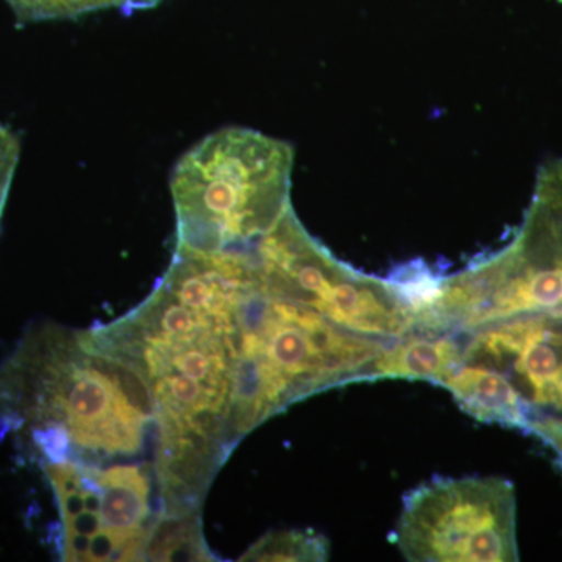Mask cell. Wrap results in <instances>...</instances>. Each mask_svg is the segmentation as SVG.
<instances>
[{
	"label": "cell",
	"instance_id": "1",
	"mask_svg": "<svg viewBox=\"0 0 562 562\" xmlns=\"http://www.w3.org/2000/svg\"><path fill=\"white\" fill-rule=\"evenodd\" d=\"M247 273L236 249L176 247L154 291L120 319L90 328L149 387L162 516L199 514L238 446L233 431L238 350L233 303Z\"/></svg>",
	"mask_w": 562,
	"mask_h": 562
},
{
	"label": "cell",
	"instance_id": "2",
	"mask_svg": "<svg viewBox=\"0 0 562 562\" xmlns=\"http://www.w3.org/2000/svg\"><path fill=\"white\" fill-rule=\"evenodd\" d=\"M2 382V430L25 432L40 465L154 457L149 387L91 330L47 325L21 347Z\"/></svg>",
	"mask_w": 562,
	"mask_h": 562
},
{
	"label": "cell",
	"instance_id": "3",
	"mask_svg": "<svg viewBox=\"0 0 562 562\" xmlns=\"http://www.w3.org/2000/svg\"><path fill=\"white\" fill-rule=\"evenodd\" d=\"M233 312L238 350L233 430L239 442L292 403L376 380V362L395 341L347 330L306 303L269 290L254 255Z\"/></svg>",
	"mask_w": 562,
	"mask_h": 562
},
{
	"label": "cell",
	"instance_id": "4",
	"mask_svg": "<svg viewBox=\"0 0 562 562\" xmlns=\"http://www.w3.org/2000/svg\"><path fill=\"white\" fill-rule=\"evenodd\" d=\"M294 149L243 127L211 133L173 169L176 247L214 251L255 241L291 209Z\"/></svg>",
	"mask_w": 562,
	"mask_h": 562
},
{
	"label": "cell",
	"instance_id": "5",
	"mask_svg": "<svg viewBox=\"0 0 562 562\" xmlns=\"http://www.w3.org/2000/svg\"><path fill=\"white\" fill-rule=\"evenodd\" d=\"M439 386L475 419L535 436L562 469V317L522 314L462 333L461 360Z\"/></svg>",
	"mask_w": 562,
	"mask_h": 562
},
{
	"label": "cell",
	"instance_id": "6",
	"mask_svg": "<svg viewBox=\"0 0 562 562\" xmlns=\"http://www.w3.org/2000/svg\"><path fill=\"white\" fill-rule=\"evenodd\" d=\"M269 290L306 303L347 330L398 339L416 331V314L390 279L364 276L313 238L292 206L272 231L251 243Z\"/></svg>",
	"mask_w": 562,
	"mask_h": 562
},
{
	"label": "cell",
	"instance_id": "7",
	"mask_svg": "<svg viewBox=\"0 0 562 562\" xmlns=\"http://www.w3.org/2000/svg\"><path fill=\"white\" fill-rule=\"evenodd\" d=\"M60 513L63 561H146L162 517L151 461L44 464Z\"/></svg>",
	"mask_w": 562,
	"mask_h": 562
},
{
	"label": "cell",
	"instance_id": "8",
	"mask_svg": "<svg viewBox=\"0 0 562 562\" xmlns=\"http://www.w3.org/2000/svg\"><path fill=\"white\" fill-rule=\"evenodd\" d=\"M516 516L509 480L439 476L405 495L395 541L414 562L519 561Z\"/></svg>",
	"mask_w": 562,
	"mask_h": 562
},
{
	"label": "cell",
	"instance_id": "9",
	"mask_svg": "<svg viewBox=\"0 0 562 562\" xmlns=\"http://www.w3.org/2000/svg\"><path fill=\"white\" fill-rule=\"evenodd\" d=\"M462 333L414 331L395 339L376 362V380L441 384L461 360Z\"/></svg>",
	"mask_w": 562,
	"mask_h": 562
},
{
	"label": "cell",
	"instance_id": "10",
	"mask_svg": "<svg viewBox=\"0 0 562 562\" xmlns=\"http://www.w3.org/2000/svg\"><path fill=\"white\" fill-rule=\"evenodd\" d=\"M146 561H214L203 538L201 516L161 517L151 532Z\"/></svg>",
	"mask_w": 562,
	"mask_h": 562
},
{
	"label": "cell",
	"instance_id": "11",
	"mask_svg": "<svg viewBox=\"0 0 562 562\" xmlns=\"http://www.w3.org/2000/svg\"><path fill=\"white\" fill-rule=\"evenodd\" d=\"M330 543L313 531L268 532L239 561H327Z\"/></svg>",
	"mask_w": 562,
	"mask_h": 562
},
{
	"label": "cell",
	"instance_id": "12",
	"mask_svg": "<svg viewBox=\"0 0 562 562\" xmlns=\"http://www.w3.org/2000/svg\"><path fill=\"white\" fill-rule=\"evenodd\" d=\"M24 21L65 20L110 7H124L133 0H7Z\"/></svg>",
	"mask_w": 562,
	"mask_h": 562
}]
</instances>
